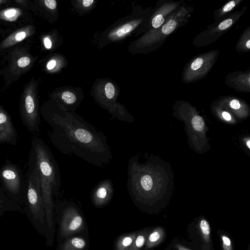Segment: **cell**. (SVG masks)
I'll use <instances>...</instances> for the list:
<instances>
[{"instance_id": "1", "label": "cell", "mask_w": 250, "mask_h": 250, "mask_svg": "<svg viewBox=\"0 0 250 250\" xmlns=\"http://www.w3.org/2000/svg\"><path fill=\"white\" fill-rule=\"evenodd\" d=\"M42 114L51 128L50 140L60 152L100 167L112 160L104 133L81 116L62 109L42 110Z\"/></svg>"}, {"instance_id": "2", "label": "cell", "mask_w": 250, "mask_h": 250, "mask_svg": "<svg viewBox=\"0 0 250 250\" xmlns=\"http://www.w3.org/2000/svg\"><path fill=\"white\" fill-rule=\"evenodd\" d=\"M28 167L37 174L43 198L48 228L53 225L54 205L53 196L58 197L61 187L59 166L48 146L41 138L31 140Z\"/></svg>"}, {"instance_id": "3", "label": "cell", "mask_w": 250, "mask_h": 250, "mask_svg": "<svg viewBox=\"0 0 250 250\" xmlns=\"http://www.w3.org/2000/svg\"><path fill=\"white\" fill-rule=\"evenodd\" d=\"M25 181V193L22 206L23 213L35 229L39 233L43 234L45 225H48L40 182L36 173L29 167L26 173Z\"/></svg>"}, {"instance_id": "4", "label": "cell", "mask_w": 250, "mask_h": 250, "mask_svg": "<svg viewBox=\"0 0 250 250\" xmlns=\"http://www.w3.org/2000/svg\"><path fill=\"white\" fill-rule=\"evenodd\" d=\"M0 183L6 195L22 208L25 181L20 167L7 160L0 167Z\"/></svg>"}, {"instance_id": "5", "label": "cell", "mask_w": 250, "mask_h": 250, "mask_svg": "<svg viewBox=\"0 0 250 250\" xmlns=\"http://www.w3.org/2000/svg\"><path fill=\"white\" fill-rule=\"evenodd\" d=\"M20 111L22 124L32 133H39L41 121L33 83H30L23 93Z\"/></svg>"}, {"instance_id": "6", "label": "cell", "mask_w": 250, "mask_h": 250, "mask_svg": "<svg viewBox=\"0 0 250 250\" xmlns=\"http://www.w3.org/2000/svg\"><path fill=\"white\" fill-rule=\"evenodd\" d=\"M83 226V218L76 208L70 206L63 210L60 227L62 236L66 237L78 232Z\"/></svg>"}, {"instance_id": "7", "label": "cell", "mask_w": 250, "mask_h": 250, "mask_svg": "<svg viewBox=\"0 0 250 250\" xmlns=\"http://www.w3.org/2000/svg\"><path fill=\"white\" fill-rule=\"evenodd\" d=\"M18 133L8 112L0 106V144H17Z\"/></svg>"}, {"instance_id": "8", "label": "cell", "mask_w": 250, "mask_h": 250, "mask_svg": "<svg viewBox=\"0 0 250 250\" xmlns=\"http://www.w3.org/2000/svg\"><path fill=\"white\" fill-rule=\"evenodd\" d=\"M114 193L112 182L108 179L100 181L93 189L91 199L95 206L102 207L108 204Z\"/></svg>"}, {"instance_id": "9", "label": "cell", "mask_w": 250, "mask_h": 250, "mask_svg": "<svg viewBox=\"0 0 250 250\" xmlns=\"http://www.w3.org/2000/svg\"><path fill=\"white\" fill-rule=\"evenodd\" d=\"M34 28L31 26H28L20 29L9 36L1 43V48L11 47L24 40L33 34Z\"/></svg>"}, {"instance_id": "10", "label": "cell", "mask_w": 250, "mask_h": 250, "mask_svg": "<svg viewBox=\"0 0 250 250\" xmlns=\"http://www.w3.org/2000/svg\"><path fill=\"white\" fill-rule=\"evenodd\" d=\"M166 236V231L162 227H157L149 231L146 242L145 250H148L161 243Z\"/></svg>"}, {"instance_id": "11", "label": "cell", "mask_w": 250, "mask_h": 250, "mask_svg": "<svg viewBox=\"0 0 250 250\" xmlns=\"http://www.w3.org/2000/svg\"><path fill=\"white\" fill-rule=\"evenodd\" d=\"M198 227L200 233L204 250H211V230L210 225L208 221L203 218L200 219L198 223Z\"/></svg>"}, {"instance_id": "12", "label": "cell", "mask_w": 250, "mask_h": 250, "mask_svg": "<svg viewBox=\"0 0 250 250\" xmlns=\"http://www.w3.org/2000/svg\"><path fill=\"white\" fill-rule=\"evenodd\" d=\"M0 211H18L23 213L22 208L11 200L5 194L3 189L0 187Z\"/></svg>"}, {"instance_id": "13", "label": "cell", "mask_w": 250, "mask_h": 250, "mask_svg": "<svg viewBox=\"0 0 250 250\" xmlns=\"http://www.w3.org/2000/svg\"><path fill=\"white\" fill-rule=\"evenodd\" d=\"M86 243L83 238L73 237L65 241L61 247V250H83Z\"/></svg>"}, {"instance_id": "14", "label": "cell", "mask_w": 250, "mask_h": 250, "mask_svg": "<svg viewBox=\"0 0 250 250\" xmlns=\"http://www.w3.org/2000/svg\"><path fill=\"white\" fill-rule=\"evenodd\" d=\"M137 233H131L119 237L116 244V250H127L135 240Z\"/></svg>"}, {"instance_id": "15", "label": "cell", "mask_w": 250, "mask_h": 250, "mask_svg": "<svg viewBox=\"0 0 250 250\" xmlns=\"http://www.w3.org/2000/svg\"><path fill=\"white\" fill-rule=\"evenodd\" d=\"M21 14V9L17 8H9L0 11V18L8 21H14Z\"/></svg>"}, {"instance_id": "16", "label": "cell", "mask_w": 250, "mask_h": 250, "mask_svg": "<svg viewBox=\"0 0 250 250\" xmlns=\"http://www.w3.org/2000/svg\"><path fill=\"white\" fill-rule=\"evenodd\" d=\"M148 232L147 230L138 232L133 242L127 250H140L146 244Z\"/></svg>"}, {"instance_id": "17", "label": "cell", "mask_w": 250, "mask_h": 250, "mask_svg": "<svg viewBox=\"0 0 250 250\" xmlns=\"http://www.w3.org/2000/svg\"><path fill=\"white\" fill-rule=\"evenodd\" d=\"M136 25L134 21L125 24L112 33L110 36L115 39L122 38L131 32Z\"/></svg>"}, {"instance_id": "18", "label": "cell", "mask_w": 250, "mask_h": 250, "mask_svg": "<svg viewBox=\"0 0 250 250\" xmlns=\"http://www.w3.org/2000/svg\"><path fill=\"white\" fill-rule=\"evenodd\" d=\"M61 99L63 102L68 105H73L77 102L75 95L69 91H64L62 94Z\"/></svg>"}, {"instance_id": "19", "label": "cell", "mask_w": 250, "mask_h": 250, "mask_svg": "<svg viewBox=\"0 0 250 250\" xmlns=\"http://www.w3.org/2000/svg\"><path fill=\"white\" fill-rule=\"evenodd\" d=\"M193 128L196 131H202L204 127V122L200 116H194L191 121Z\"/></svg>"}, {"instance_id": "20", "label": "cell", "mask_w": 250, "mask_h": 250, "mask_svg": "<svg viewBox=\"0 0 250 250\" xmlns=\"http://www.w3.org/2000/svg\"><path fill=\"white\" fill-rule=\"evenodd\" d=\"M176 26V21L173 20L168 21L162 28L163 34L168 35L174 31Z\"/></svg>"}, {"instance_id": "21", "label": "cell", "mask_w": 250, "mask_h": 250, "mask_svg": "<svg viewBox=\"0 0 250 250\" xmlns=\"http://www.w3.org/2000/svg\"><path fill=\"white\" fill-rule=\"evenodd\" d=\"M221 239L223 250H233L231 241L227 235L221 234Z\"/></svg>"}, {"instance_id": "22", "label": "cell", "mask_w": 250, "mask_h": 250, "mask_svg": "<svg viewBox=\"0 0 250 250\" xmlns=\"http://www.w3.org/2000/svg\"><path fill=\"white\" fill-rule=\"evenodd\" d=\"M105 95L108 99H112L115 95V88L111 83H107L104 87Z\"/></svg>"}, {"instance_id": "23", "label": "cell", "mask_w": 250, "mask_h": 250, "mask_svg": "<svg viewBox=\"0 0 250 250\" xmlns=\"http://www.w3.org/2000/svg\"><path fill=\"white\" fill-rule=\"evenodd\" d=\"M30 62V58L27 56H24L21 57L18 59L17 64L19 67L24 68L29 65Z\"/></svg>"}, {"instance_id": "24", "label": "cell", "mask_w": 250, "mask_h": 250, "mask_svg": "<svg viewBox=\"0 0 250 250\" xmlns=\"http://www.w3.org/2000/svg\"><path fill=\"white\" fill-rule=\"evenodd\" d=\"M165 19L162 15L156 16L152 21V25L154 28L160 27L164 22Z\"/></svg>"}, {"instance_id": "25", "label": "cell", "mask_w": 250, "mask_h": 250, "mask_svg": "<svg viewBox=\"0 0 250 250\" xmlns=\"http://www.w3.org/2000/svg\"><path fill=\"white\" fill-rule=\"evenodd\" d=\"M203 63L202 58H198L195 59L191 64V68L193 70H196L199 69Z\"/></svg>"}, {"instance_id": "26", "label": "cell", "mask_w": 250, "mask_h": 250, "mask_svg": "<svg viewBox=\"0 0 250 250\" xmlns=\"http://www.w3.org/2000/svg\"><path fill=\"white\" fill-rule=\"evenodd\" d=\"M232 23V21L230 19H228L223 21L218 26V28L221 30L226 29L230 26Z\"/></svg>"}, {"instance_id": "27", "label": "cell", "mask_w": 250, "mask_h": 250, "mask_svg": "<svg viewBox=\"0 0 250 250\" xmlns=\"http://www.w3.org/2000/svg\"><path fill=\"white\" fill-rule=\"evenodd\" d=\"M44 2L45 6L50 9H54L56 8L57 2L55 0H44Z\"/></svg>"}, {"instance_id": "28", "label": "cell", "mask_w": 250, "mask_h": 250, "mask_svg": "<svg viewBox=\"0 0 250 250\" xmlns=\"http://www.w3.org/2000/svg\"><path fill=\"white\" fill-rule=\"evenodd\" d=\"M235 2L232 0L227 3L224 7L223 11L224 12H228L231 10L235 6Z\"/></svg>"}, {"instance_id": "29", "label": "cell", "mask_w": 250, "mask_h": 250, "mask_svg": "<svg viewBox=\"0 0 250 250\" xmlns=\"http://www.w3.org/2000/svg\"><path fill=\"white\" fill-rule=\"evenodd\" d=\"M230 106L231 108L238 109L240 107V104L237 100H232L230 103Z\"/></svg>"}, {"instance_id": "30", "label": "cell", "mask_w": 250, "mask_h": 250, "mask_svg": "<svg viewBox=\"0 0 250 250\" xmlns=\"http://www.w3.org/2000/svg\"><path fill=\"white\" fill-rule=\"evenodd\" d=\"M177 250H191L190 248L180 243H176L174 246Z\"/></svg>"}, {"instance_id": "31", "label": "cell", "mask_w": 250, "mask_h": 250, "mask_svg": "<svg viewBox=\"0 0 250 250\" xmlns=\"http://www.w3.org/2000/svg\"><path fill=\"white\" fill-rule=\"evenodd\" d=\"M56 64V61L54 60H52L47 63L46 67L48 70H51L55 66Z\"/></svg>"}, {"instance_id": "32", "label": "cell", "mask_w": 250, "mask_h": 250, "mask_svg": "<svg viewBox=\"0 0 250 250\" xmlns=\"http://www.w3.org/2000/svg\"><path fill=\"white\" fill-rule=\"evenodd\" d=\"M44 44L45 47L47 49H50V48H51V47L52 46L51 42L50 40L48 38H45L44 39Z\"/></svg>"}, {"instance_id": "33", "label": "cell", "mask_w": 250, "mask_h": 250, "mask_svg": "<svg viewBox=\"0 0 250 250\" xmlns=\"http://www.w3.org/2000/svg\"><path fill=\"white\" fill-rule=\"evenodd\" d=\"M94 2L93 0H84L83 1V5L86 7L90 6Z\"/></svg>"}, {"instance_id": "34", "label": "cell", "mask_w": 250, "mask_h": 250, "mask_svg": "<svg viewBox=\"0 0 250 250\" xmlns=\"http://www.w3.org/2000/svg\"><path fill=\"white\" fill-rule=\"evenodd\" d=\"M222 116L223 118L227 121H229L231 119V116L230 114L227 112H223L222 113Z\"/></svg>"}, {"instance_id": "35", "label": "cell", "mask_w": 250, "mask_h": 250, "mask_svg": "<svg viewBox=\"0 0 250 250\" xmlns=\"http://www.w3.org/2000/svg\"><path fill=\"white\" fill-rule=\"evenodd\" d=\"M246 47H247L248 48H249V49L250 48V40H249L247 42H246Z\"/></svg>"}, {"instance_id": "36", "label": "cell", "mask_w": 250, "mask_h": 250, "mask_svg": "<svg viewBox=\"0 0 250 250\" xmlns=\"http://www.w3.org/2000/svg\"><path fill=\"white\" fill-rule=\"evenodd\" d=\"M247 145L248 146L249 148H250V141L249 140L247 142Z\"/></svg>"}, {"instance_id": "37", "label": "cell", "mask_w": 250, "mask_h": 250, "mask_svg": "<svg viewBox=\"0 0 250 250\" xmlns=\"http://www.w3.org/2000/svg\"><path fill=\"white\" fill-rule=\"evenodd\" d=\"M4 212L0 211V218H1V217L2 216V215L3 214Z\"/></svg>"}, {"instance_id": "38", "label": "cell", "mask_w": 250, "mask_h": 250, "mask_svg": "<svg viewBox=\"0 0 250 250\" xmlns=\"http://www.w3.org/2000/svg\"><path fill=\"white\" fill-rule=\"evenodd\" d=\"M4 1H5L2 0H0V4H1L2 2H4Z\"/></svg>"}]
</instances>
